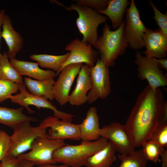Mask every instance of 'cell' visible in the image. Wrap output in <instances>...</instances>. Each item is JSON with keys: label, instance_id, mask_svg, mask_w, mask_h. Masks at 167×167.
<instances>
[{"label": "cell", "instance_id": "cell-1", "mask_svg": "<svg viewBox=\"0 0 167 167\" xmlns=\"http://www.w3.org/2000/svg\"><path fill=\"white\" fill-rule=\"evenodd\" d=\"M164 97L159 88L147 85L138 96L124 125L135 147L147 141L158 124V117Z\"/></svg>", "mask_w": 167, "mask_h": 167}, {"label": "cell", "instance_id": "cell-2", "mask_svg": "<svg viewBox=\"0 0 167 167\" xmlns=\"http://www.w3.org/2000/svg\"><path fill=\"white\" fill-rule=\"evenodd\" d=\"M125 19L120 26L114 31L105 23L102 29V34L98 37L95 48L100 55V59L109 67L114 66L117 58L125 53L128 46L124 35V28Z\"/></svg>", "mask_w": 167, "mask_h": 167}, {"label": "cell", "instance_id": "cell-3", "mask_svg": "<svg viewBox=\"0 0 167 167\" xmlns=\"http://www.w3.org/2000/svg\"><path fill=\"white\" fill-rule=\"evenodd\" d=\"M109 143L107 138L100 136L93 141H81L78 145H66L56 150L52 156L56 163L71 167H81L87 158L104 148Z\"/></svg>", "mask_w": 167, "mask_h": 167}, {"label": "cell", "instance_id": "cell-4", "mask_svg": "<svg viewBox=\"0 0 167 167\" xmlns=\"http://www.w3.org/2000/svg\"><path fill=\"white\" fill-rule=\"evenodd\" d=\"M69 11L75 10L78 14L76 22L83 37L82 41L95 47L98 38L97 28L99 25L105 23L107 17L99 14L91 8L72 3L68 7Z\"/></svg>", "mask_w": 167, "mask_h": 167}, {"label": "cell", "instance_id": "cell-5", "mask_svg": "<svg viewBox=\"0 0 167 167\" xmlns=\"http://www.w3.org/2000/svg\"><path fill=\"white\" fill-rule=\"evenodd\" d=\"M30 121H25L16 125L10 136L11 144L6 156L17 158L23 153L30 150L32 143L37 137L46 134L47 128L32 126Z\"/></svg>", "mask_w": 167, "mask_h": 167}, {"label": "cell", "instance_id": "cell-6", "mask_svg": "<svg viewBox=\"0 0 167 167\" xmlns=\"http://www.w3.org/2000/svg\"><path fill=\"white\" fill-rule=\"evenodd\" d=\"M49 137L47 134L37 137L32 143L31 151L17 157L38 166L57 163L53 159V154L56 150L66 144L64 139L52 140Z\"/></svg>", "mask_w": 167, "mask_h": 167}, {"label": "cell", "instance_id": "cell-7", "mask_svg": "<svg viewBox=\"0 0 167 167\" xmlns=\"http://www.w3.org/2000/svg\"><path fill=\"white\" fill-rule=\"evenodd\" d=\"M90 68L91 88L87 94V102L92 104L99 99H106L111 91L109 67L98 58L95 65Z\"/></svg>", "mask_w": 167, "mask_h": 167}, {"label": "cell", "instance_id": "cell-8", "mask_svg": "<svg viewBox=\"0 0 167 167\" xmlns=\"http://www.w3.org/2000/svg\"><path fill=\"white\" fill-rule=\"evenodd\" d=\"M126 11V19L124 28L125 36L131 49L138 50L145 47L143 36L146 28L140 19L139 11L135 1L131 0Z\"/></svg>", "mask_w": 167, "mask_h": 167}, {"label": "cell", "instance_id": "cell-9", "mask_svg": "<svg viewBox=\"0 0 167 167\" xmlns=\"http://www.w3.org/2000/svg\"><path fill=\"white\" fill-rule=\"evenodd\" d=\"M135 63L137 65V77L141 80H146L153 89L167 85V74L165 73L155 58H148L137 51Z\"/></svg>", "mask_w": 167, "mask_h": 167}, {"label": "cell", "instance_id": "cell-10", "mask_svg": "<svg viewBox=\"0 0 167 167\" xmlns=\"http://www.w3.org/2000/svg\"><path fill=\"white\" fill-rule=\"evenodd\" d=\"M19 93L14 95L10 96L8 99L14 103L25 107L28 113L31 114L35 112L31 109L29 105H32L38 109L41 108L49 109L54 112V116L62 120L71 122L75 116L71 114L67 113L58 110L56 107L45 98L33 95L29 92L26 89L24 83L20 84L19 87Z\"/></svg>", "mask_w": 167, "mask_h": 167}, {"label": "cell", "instance_id": "cell-11", "mask_svg": "<svg viewBox=\"0 0 167 167\" xmlns=\"http://www.w3.org/2000/svg\"><path fill=\"white\" fill-rule=\"evenodd\" d=\"M39 126L43 128H50L48 135L50 139H81L79 124H73L71 122L60 120L56 117L49 116L43 119Z\"/></svg>", "mask_w": 167, "mask_h": 167}, {"label": "cell", "instance_id": "cell-12", "mask_svg": "<svg viewBox=\"0 0 167 167\" xmlns=\"http://www.w3.org/2000/svg\"><path fill=\"white\" fill-rule=\"evenodd\" d=\"M83 65L81 63L71 64L61 69L53 88L54 99L60 105L68 102L71 88Z\"/></svg>", "mask_w": 167, "mask_h": 167}, {"label": "cell", "instance_id": "cell-13", "mask_svg": "<svg viewBox=\"0 0 167 167\" xmlns=\"http://www.w3.org/2000/svg\"><path fill=\"white\" fill-rule=\"evenodd\" d=\"M70 55L63 64L61 69L67 65L72 63L83 64L89 68L93 66L98 58V52L90 44L83 42L76 38L67 44L65 48Z\"/></svg>", "mask_w": 167, "mask_h": 167}, {"label": "cell", "instance_id": "cell-14", "mask_svg": "<svg viewBox=\"0 0 167 167\" xmlns=\"http://www.w3.org/2000/svg\"><path fill=\"white\" fill-rule=\"evenodd\" d=\"M99 134L109 139L120 154L128 155L135 151L124 125L117 122L111 123L100 128Z\"/></svg>", "mask_w": 167, "mask_h": 167}, {"label": "cell", "instance_id": "cell-15", "mask_svg": "<svg viewBox=\"0 0 167 167\" xmlns=\"http://www.w3.org/2000/svg\"><path fill=\"white\" fill-rule=\"evenodd\" d=\"M91 88L90 68L83 65L78 75L75 87L69 95L68 102L73 106H79L87 102L88 92Z\"/></svg>", "mask_w": 167, "mask_h": 167}, {"label": "cell", "instance_id": "cell-16", "mask_svg": "<svg viewBox=\"0 0 167 167\" xmlns=\"http://www.w3.org/2000/svg\"><path fill=\"white\" fill-rule=\"evenodd\" d=\"M1 37L4 39L8 47L6 53L10 59L14 58L16 54L22 49L24 40L20 34L13 27L9 16L5 14L2 25Z\"/></svg>", "mask_w": 167, "mask_h": 167}, {"label": "cell", "instance_id": "cell-17", "mask_svg": "<svg viewBox=\"0 0 167 167\" xmlns=\"http://www.w3.org/2000/svg\"><path fill=\"white\" fill-rule=\"evenodd\" d=\"M10 62L14 68L21 76L26 75L37 80L54 79L57 76L53 70H43L39 67L37 62L20 60L15 58Z\"/></svg>", "mask_w": 167, "mask_h": 167}, {"label": "cell", "instance_id": "cell-18", "mask_svg": "<svg viewBox=\"0 0 167 167\" xmlns=\"http://www.w3.org/2000/svg\"><path fill=\"white\" fill-rule=\"evenodd\" d=\"M79 129L82 142L95 141L100 138L99 118L96 107L91 106L89 108L85 118L79 124Z\"/></svg>", "mask_w": 167, "mask_h": 167}, {"label": "cell", "instance_id": "cell-19", "mask_svg": "<svg viewBox=\"0 0 167 167\" xmlns=\"http://www.w3.org/2000/svg\"><path fill=\"white\" fill-rule=\"evenodd\" d=\"M130 3L128 0H108L106 7L97 12L107 16L113 28L117 29L121 24L123 15Z\"/></svg>", "mask_w": 167, "mask_h": 167}, {"label": "cell", "instance_id": "cell-20", "mask_svg": "<svg viewBox=\"0 0 167 167\" xmlns=\"http://www.w3.org/2000/svg\"><path fill=\"white\" fill-rule=\"evenodd\" d=\"M108 144L103 149L87 158L83 165L86 167H110L117 160L116 151L110 141Z\"/></svg>", "mask_w": 167, "mask_h": 167}, {"label": "cell", "instance_id": "cell-21", "mask_svg": "<svg viewBox=\"0 0 167 167\" xmlns=\"http://www.w3.org/2000/svg\"><path fill=\"white\" fill-rule=\"evenodd\" d=\"M55 81L54 79L45 80H33L30 77H25L24 83L30 93L53 101L54 97L53 88Z\"/></svg>", "mask_w": 167, "mask_h": 167}, {"label": "cell", "instance_id": "cell-22", "mask_svg": "<svg viewBox=\"0 0 167 167\" xmlns=\"http://www.w3.org/2000/svg\"><path fill=\"white\" fill-rule=\"evenodd\" d=\"M23 107L14 109L0 106V123L13 128L24 121H37L35 117L24 114L23 113Z\"/></svg>", "mask_w": 167, "mask_h": 167}, {"label": "cell", "instance_id": "cell-23", "mask_svg": "<svg viewBox=\"0 0 167 167\" xmlns=\"http://www.w3.org/2000/svg\"><path fill=\"white\" fill-rule=\"evenodd\" d=\"M70 55L69 52L62 55H54L45 54H34L30 56V58L36 61L42 67L52 69L56 73L57 75L60 72L63 64Z\"/></svg>", "mask_w": 167, "mask_h": 167}, {"label": "cell", "instance_id": "cell-24", "mask_svg": "<svg viewBox=\"0 0 167 167\" xmlns=\"http://www.w3.org/2000/svg\"><path fill=\"white\" fill-rule=\"evenodd\" d=\"M0 79L19 84L24 83L22 76L11 64L5 52L0 53Z\"/></svg>", "mask_w": 167, "mask_h": 167}, {"label": "cell", "instance_id": "cell-25", "mask_svg": "<svg viewBox=\"0 0 167 167\" xmlns=\"http://www.w3.org/2000/svg\"><path fill=\"white\" fill-rule=\"evenodd\" d=\"M118 157L121 161L118 167H146L148 161L142 149L135 151L128 155L119 154Z\"/></svg>", "mask_w": 167, "mask_h": 167}, {"label": "cell", "instance_id": "cell-26", "mask_svg": "<svg viewBox=\"0 0 167 167\" xmlns=\"http://www.w3.org/2000/svg\"><path fill=\"white\" fill-rule=\"evenodd\" d=\"M146 49L143 53L149 58H166L167 52L152 38L144 33L143 36Z\"/></svg>", "mask_w": 167, "mask_h": 167}, {"label": "cell", "instance_id": "cell-27", "mask_svg": "<svg viewBox=\"0 0 167 167\" xmlns=\"http://www.w3.org/2000/svg\"><path fill=\"white\" fill-rule=\"evenodd\" d=\"M143 153L148 161L154 163L160 162L159 156L161 150L164 147L160 146L157 144L149 141H146L141 145Z\"/></svg>", "mask_w": 167, "mask_h": 167}, {"label": "cell", "instance_id": "cell-28", "mask_svg": "<svg viewBox=\"0 0 167 167\" xmlns=\"http://www.w3.org/2000/svg\"><path fill=\"white\" fill-rule=\"evenodd\" d=\"M162 147H167V123L158 124L148 140Z\"/></svg>", "mask_w": 167, "mask_h": 167}, {"label": "cell", "instance_id": "cell-29", "mask_svg": "<svg viewBox=\"0 0 167 167\" xmlns=\"http://www.w3.org/2000/svg\"><path fill=\"white\" fill-rule=\"evenodd\" d=\"M20 84L11 81L0 79V103L8 99V97L19 90Z\"/></svg>", "mask_w": 167, "mask_h": 167}, {"label": "cell", "instance_id": "cell-30", "mask_svg": "<svg viewBox=\"0 0 167 167\" xmlns=\"http://www.w3.org/2000/svg\"><path fill=\"white\" fill-rule=\"evenodd\" d=\"M154 12L153 18L155 19L159 28L164 35L167 37V11L164 14L161 12L151 1H148Z\"/></svg>", "mask_w": 167, "mask_h": 167}, {"label": "cell", "instance_id": "cell-31", "mask_svg": "<svg viewBox=\"0 0 167 167\" xmlns=\"http://www.w3.org/2000/svg\"><path fill=\"white\" fill-rule=\"evenodd\" d=\"M78 5L85 6L91 8L97 12L104 10L107 7L108 0H76Z\"/></svg>", "mask_w": 167, "mask_h": 167}, {"label": "cell", "instance_id": "cell-32", "mask_svg": "<svg viewBox=\"0 0 167 167\" xmlns=\"http://www.w3.org/2000/svg\"><path fill=\"white\" fill-rule=\"evenodd\" d=\"M145 33L153 40L167 52V37L165 36L159 28L154 31L147 28Z\"/></svg>", "mask_w": 167, "mask_h": 167}, {"label": "cell", "instance_id": "cell-33", "mask_svg": "<svg viewBox=\"0 0 167 167\" xmlns=\"http://www.w3.org/2000/svg\"><path fill=\"white\" fill-rule=\"evenodd\" d=\"M10 144V136L4 131L0 130V161L7 156Z\"/></svg>", "mask_w": 167, "mask_h": 167}, {"label": "cell", "instance_id": "cell-34", "mask_svg": "<svg viewBox=\"0 0 167 167\" xmlns=\"http://www.w3.org/2000/svg\"><path fill=\"white\" fill-rule=\"evenodd\" d=\"M0 165V167H23V160L6 156L1 161Z\"/></svg>", "mask_w": 167, "mask_h": 167}, {"label": "cell", "instance_id": "cell-35", "mask_svg": "<svg viewBox=\"0 0 167 167\" xmlns=\"http://www.w3.org/2000/svg\"><path fill=\"white\" fill-rule=\"evenodd\" d=\"M158 124L167 123V102L165 101L160 112L158 120Z\"/></svg>", "mask_w": 167, "mask_h": 167}, {"label": "cell", "instance_id": "cell-36", "mask_svg": "<svg viewBox=\"0 0 167 167\" xmlns=\"http://www.w3.org/2000/svg\"><path fill=\"white\" fill-rule=\"evenodd\" d=\"M159 155L161 158L162 165L161 167H167V148H163L161 151Z\"/></svg>", "mask_w": 167, "mask_h": 167}, {"label": "cell", "instance_id": "cell-37", "mask_svg": "<svg viewBox=\"0 0 167 167\" xmlns=\"http://www.w3.org/2000/svg\"><path fill=\"white\" fill-rule=\"evenodd\" d=\"M155 60L161 68H164L166 71H167V59L166 58H155Z\"/></svg>", "mask_w": 167, "mask_h": 167}, {"label": "cell", "instance_id": "cell-38", "mask_svg": "<svg viewBox=\"0 0 167 167\" xmlns=\"http://www.w3.org/2000/svg\"><path fill=\"white\" fill-rule=\"evenodd\" d=\"M38 167H70L66 164H63L62 165H54V164H44V165H38Z\"/></svg>", "mask_w": 167, "mask_h": 167}, {"label": "cell", "instance_id": "cell-39", "mask_svg": "<svg viewBox=\"0 0 167 167\" xmlns=\"http://www.w3.org/2000/svg\"><path fill=\"white\" fill-rule=\"evenodd\" d=\"M5 14V10L4 9H2L0 11V40L1 37V28L2 27V20L4 15Z\"/></svg>", "mask_w": 167, "mask_h": 167}, {"label": "cell", "instance_id": "cell-40", "mask_svg": "<svg viewBox=\"0 0 167 167\" xmlns=\"http://www.w3.org/2000/svg\"><path fill=\"white\" fill-rule=\"evenodd\" d=\"M23 160V167H33L35 164L32 162L27 161Z\"/></svg>", "mask_w": 167, "mask_h": 167}, {"label": "cell", "instance_id": "cell-41", "mask_svg": "<svg viewBox=\"0 0 167 167\" xmlns=\"http://www.w3.org/2000/svg\"></svg>", "mask_w": 167, "mask_h": 167}]
</instances>
